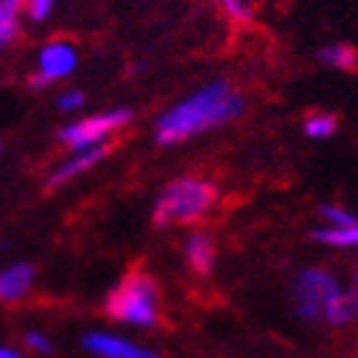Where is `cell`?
Here are the masks:
<instances>
[{"mask_svg":"<svg viewBox=\"0 0 358 358\" xmlns=\"http://www.w3.org/2000/svg\"><path fill=\"white\" fill-rule=\"evenodd\" d=\"M28 8H30V18L33 20H45L50 8H53V0H28Z\"/></svg>","mask_w":358,"mask_h":358,"instance_id":"d6986e66","label":"cell"},{"mask_svg":"<svg viewBox=\"0 0 358 358\" xmlns=\"http://www.w3.org/2000/svg\"><path fill=\"white\" fill-rule=\"evenodd\" d=\"M185 256H188V263L193 266V271L198 273H210L215 261V245L210 241V236L206 233H193L185 241Z\"/></svg>","mask_w":358,"mask_h":358,"instance_id":"30bf717a","label":"cell"},{"mask_svg":"<svg viewBox=\"0 0 358 358\" xmlns=\"http://www.w3.org/2000/svg\"><path fill=\"white\" fill-rule=\"evenodd\" d=\"M108 153H110V148H108V145H90V148H85V150H78L76 158L66 161L60 168H55V173L48 178V185H50V188H58V185L68 183V180H73L76 176L90 171L96 163L106 161Z\"/></svg>","mask_w":358,"mask_h":358,"instance_id":"ba28073f","label":"cell"},{"mask_svg":"<svg viewBox=\"0 0 358 358\" xmlns=\"http://www.w3.org/2000/svg\"><path fill=\"white\" fill-rule=\"evenodd\" d=\"M321 215L323 218H329V221H334L336 226H353V223H358V218L353 213H348V210L338 208V206H321Z\"/></svg>","mask_w":358,"mask_h":358,"instance_id":"2e32d148","label":"cell"},{"mask_svg":"<svg viewBox=\"0 0 358 358\" xmlns=\"http://www.w3.org/2000/svg\"><path fill=\"white\" fill-rule=\"evenodd\" d=\"M293 291H296V301H299V316L318 318L323 306L338 293V286H336L334 275H329L326 271L308 268L299 275Z\"/></svg>","mask_w":358,"mask_h":358,"instance_id":"5b68a950","label":"cell"},{"mask_svg":"<svg viewBox=\"0 0 358 358\" xmlns=\"http://www.w3.org/2000/svg\"><path fill=\"white\" fill-rule=\"evenodd\" d=\"M356 281H358V271H356Z\"/></svg>","mask_w":358,"mask_h":358,"instance_id":"7402d4cb","label":"cell"},{"mask_svg":"<svg viewBox=\"0 0 358 358\" xmlns=\"http://www.w3.org/2000/svg\"><path fill=\"white\" fill-rule=\"evenodd\" d=\"M0 358H23L20 353L10 351V348H0Z\"/></svg>","mask_w":358,"mask_h":358,"instance_id":"44dd1931","label":"cell"},{"mask_svg":"<svg viewBox=\"0 0 358 358\" xmlns=\"http://www.w3.org/2000/svg\"><path fill=\"white\" fill-rule=\"evenodd\" d=\"M78 63L76 48L66 41H55L41 50V60H38V73L33 76V88L48 85L58 78H66L73 73Z\"/></svg>","mask_w":358,"mask_h":358,"instance_id":"8992f818","label":"cell"},{"mask_svg":"<svg viewBox=\"0 0 358 358\" xmlns=\"http://www.w3.org/2000/svg\"><path fill=\"white\" fill-rule=\"evenodd\" d=\"M310 236L329 245H358V223L338 228H321V231H313Z\"/></svg>","mask_w":358,"mask_h":358,"instance_id":"5bb4252c","label":"cell"},{"mask_svg":"<svg viewBox=\"0 0 358 358\" xmlns=\"http://www.w3.org/2000/svg\"><path fill=\"white\" fill-rule=\"evenodd\" d=\"M23 0H0V48H6L18 33V13Z\"/></svg>","mask_w":358,"mask_h":358,"instance_id":"4fadbf2b","label":"cell"},{"mask_svg":"<svg viewBox=\"0 0 358 358\" xmlns=\"http://www.w3.org/2000/svg\"><path fill=\"white\" fill-rule=\"evenodd\" d=\"M338 120L331 113H313L306 118V136L310 138H329L334 136Z\"/></svg>","mask_w":358,"mask_h":358,"instance_id":"9a60e30c","label":"cell"},{"mask_svg":"<svg viewBox=\"0 0 358 358\" xmlns=\"http://www.w3.org/2000/svg\"><path fill=\"white\" fill-rule=\"evenodd\" d=\"M321 63L331 68H338V71H356L358 68V53L351 45H343V43H336V45H326V48L318 53Z\"/></svg>","mask_w":358,"mask_h":358,"instance_id":"7c38bea8","label":"cell"},{"mask_svg":"<svg viewBox=\"0 0 358 358\" xmlns=\"http://www.w3.org/2000/svg\"><path fill=\"white\" fill-rule=\"evenodd\" d=\"M223 6H226L228 15L236 20H251V10L245 8L243 0H223Z\"/></svg>","mask_w":358,"mask_h":358,"instance_id":"ac0fdd59","label":"cell"},{"mask_svg":"<svg viewBox=\"0 0 358 358\" xmlns=\"http://www.w3.org/2000/svg\"><path fill=\"white\" fill-rule=\"evenodd\" d=\"M323 313H326V318H329L334 326L348 323L358 313V293L356 291H341L338 288V293H336L334 299L323 306Z\"/></svg>","mask_w":358,"mask_h":358,"instance_id":"8fae6325","label":"cell"},{"mask_svg":"<svg viewBox=\"0 0 358 358\" xmlns=\"http://www.w3.org/2000/svg\"><path fill=\"white\" fill-rule=\"evenodd\" d=\"M243 108V98L233 93L226 80H215L161 115V120L155 123V141L161 145L183 143L198 133L238 118Z\"/></svg>","mask_w":358,"mask_h":358,"instance_id":"6da1fadb","label":"cell"},{"mask_svg":"<svg viewBox=\"0 0 358 358\" xmlns=\"http://www.w3.org/2000/svg\"><path fill=\"white\" fill-rule=\"evenodd\" d=\"M131 110L128 108H118V110H110V113L101 115H90V118L80 120V123H73L66 126L58 133V138L68 148L73 150H85L90 145H96L98 141H103L106 136H110L113 131H118L120 126H126L131 120Z\"/></svg>","mask_w":358,"mask_h":358,"instance_id":"277c9868","label":"cell"},{"mask_svg":"<svg viewBox=\"0 0 358 358\" xmlns=\"http://www.w3.org/2000/svg\"><path fill=\"white\" fill-rule=\"evenodd\" d=\"M83 343L90 353H96V356H101V358H155L153 351L133 346L131 341H123V338H118V336L88 334L83 338Z\"/></svg>","mask_w":358,"mask_h":358,"instance_id":"52a82bcc","label":"cell"},{"mask_svg":"<svg viewBox=\"0 0 358 358\" xmlns=\"http://www.w3.org/2000/svg\"><path fill=\"white\" fill-rule=\"evenodd\" d=\"M83 103H85V96L80 90H68V93H63V96L58 98L60 110H76V108H80Z\"/></svg>","mask_w":358,"mask_h":358,"instance_id":"e0dca14e","label":"cell"},{"mask_svg":"<svg viewBox=\"0 0 358 358\" xmlns=\"http://www.w3.org/2000/svg\"><path fill=\"white\" fill-rule=\"evenodd\" d=\"M218 198V188L203 178L183 176L166 185L153 210L155 226H173V223H196L210 210Z\"/></svg>","mask_w":358,"mask_h":358,"instance_id":"3957f363","label":"cell"},{"mask_svg":"<svg viewBox=\"0 0 358 358\" xmlns=\"http://www.w3.org/2000/svg\"><path fill=\"white\" fill-rule=\"evenodd\" d=\"M25 343L38 353H50V341L41 334H28L25 336Z\"/></svg>","mask_w":358,"mask_h":358,"instance_id":"ffe728a7","label":"cell"},{"mask_svg":"<svg viewBox=\"0 0 358 358\" xmlns=\"http://www.w3.org/2000/svg\"><path fill=\"white\" fill-rule=\"evenodd\" d=\"M33 281H36V268L28 263H18V266L0 271V301L10 303V301L23 299Z\"/></svg>","mask_w":358,"mask_h":358,"instance_id":"9c48e42d","label":"cell"},{"mask_svg":"<svg viewBox=\"0 0 358 358\" xmlns=\"http://www.w3.org/2000/svg\"><path fill=\"white\" fill-rule=\"evenodd\" d=\"M106 313L115 321L155 326L161 321V288L153 275L136 268L120 278V283L108 293Z\"/></svg>","mask_w":358,"mask_h":358,"instance_id":"7a4b0ae2","label":"cell"},{"mask_svg":"<svg viewBox=\"0 0 358 358\" xmlns=\"http://www.w3.org/2000/svg\"><path fill=\"white\" fill-rule=\"evenodd\" d=\"M0 150H3V148H0Z\"/></svg>","mask_w":358,"mask_h":358,"instance_id":"603a6c76","label":"cell"}]
</instances>
